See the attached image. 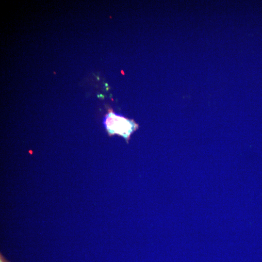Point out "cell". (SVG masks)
<instances>
[{
    "label": "cell",
    "instance_id": "6da1fadb",
    "mask_svg": "<svg viewBox=\"0 0 262 262\" xmlns=\"http://www.w3.org/2000/svg\"><path fill=\"white\" fill-rule=\"evenodd\" d=\"M104 125L110 134H118L128 139L138 128L135 122L122 115L110 111L105 116Z\"/></svg>",
    "mask_w": 262,
    "mask_h": 262
},
{
    "label": "cell",
    "instance_id": "7a4b0ae2",
    "mask_svg": "<svg viewBox=\"0 0 262 262\" xmlns=\"http://www.w3.org/2000/svg\"><path fill=\"white\" fill-rule=\"evenodd\" d=\"M0 262H10L4 258L2 254L0 253Z\"/></svg>",
    "mask_w": 262,
    "mask_h": 262
}]
</instances>
